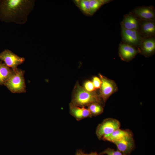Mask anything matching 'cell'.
<instances>
[{"label": "cell", "instance_id": "9", "mask_svg": "<svg viewBox=\"0 0 155 155\" xmlns=\"http://www.w3.org/2000/svg\"><path fill=\"white\" fill-rule=\"evenodd\" d=\"M138 31L143 38L154 37L155 34V21L139 19Z\"/></svg>", "mask_w": 155, "mask_h": 155}, {"label": "cell", "instance_id": "8", "mask_svg": "<svg viewBox=\"0 0 155 155\" xmlns=\"http://www.w3.org/2000/svg\"><path fill=\"white\" fill-rule=\"evenodd\" d=\"M119 50L120 58L125 61H131L140 52L139 49H137L135 47L123 42L120 44Z\"/></svg>", "mask_w": 155, "mask_h": 155}, {"label": "cell", "instance_id": "23", "mask_svg": "<svg viewBox=\"0 0 155 155\" xmlns=\"http://www.w3.org/2000/svg\"><path fill=\"white\" fill-rule=\"evenodd\" d=\"M75 155H99L96 152H92L90 153H85L82 150H78L76 151Z\"/></svg>", "mask_w": 155, "mask_h": 155}, {"label": "cell", "instance_id": "4", "mask_svg": "<svg viewBox=\"0 0 155 155\" xmlns=\"http://www.w3.org/2000/svg\"><path fill=\"white\" fill-rule=\"evenodd\" d=\"M120 122L118 120L111 118L104 119L98 126L96 131V135L99 140L104 136L110 134L119 129Z\"/></svg>", "mask_w": 155, "mask_h": 155}, {"label": "cell", "instance_id": "19", "mask_svg": "<svg viewBox=\"0 0 155 155\" xmlns=\"http://www.w3.org/2000/svg\"><path fill=\"white\" fill-rule=\"evenodd\" d=\"M92 116H96L102 113L103 111L102 104L98 103H92L88 106Z\"/></svg>", "mask_w": 155, "mask_h": 155}, {"label": "cell", "instance_id": "1", "mask_svg": "<svg viewBox=\"0 0 155 155\" xmlns=\"http://www.w3.org/2000/svg\"><path fill=\"white\" fill-rule=\"evenodd\" d=\"M35 0H3L0 2V20L22 25L33 10Z\"/></svg>", "mask_w": 155, "mask_h": 155}, {"label": "cell", "instance_id": "13", "mask_svg": "<svg viewBox=\"0 0 155 155\" xmlns=\"http://www.w3.org/2000/svg\"><path fill=\"white\" fill-rule=\"evenodd\" d=\"M70 113L77 121L92 117L88 108L80 107L69 104Z\"/></svg>", "mask_w": 155, "mask_h": 155}, {"label": "cell", "instance_id": "21", "mask_svg": "<svg viewBox=\"0 0 155 155\" xmlns=\"http://www.w3.org/2000/svg\"><path fill=\"white\" fill-rule=\"evenodd\" d=\"M83 87L86 91L90 92H95L96 90L92 81L90 80L85 82Z\"/></svg>", "mask_w": 155, "mask_h": 155}, {"label": "cell", "instance_id": "12", "mask_svg": "<svg viewBox=\"0 0 155 155\" xmlns=\"http://www.w3.org/2000/svg\"><path fill=\"white\" fill-rule=\"evenodd\" d=\"M139 49L140 53L145 57H149L153 54L155 51L154 37L143 38Z\"/></svg>", "mask_w": 155, "mask_h": 155}, {"label": "cell", "instance_id": "3", "mask_svg": "<svg viewBox=\"0 0 155 155\" xmlns=\"http://www.w3.org/2000/svg\"><path fill=\"white\" fill-rule=\"evenodd\" d=\"M24 71L18 68L5 83V85L11 92L24 93L26 92V86L24 77Z\"/></svg>", "mask_w": 155, "mask_h": 155}, {"label": "cell", "instance_id": "16", "mask_svg": "<svg viewBox=\"0 0 155 155\" xmlns=\"http://www.w3.org/2000/svg\"><path fill=\"white\" fill-rule=\"evenodd\" d=\"M14 71L4 63L0 61V85H4Z\"/></svg>", "mask_w": 155, "mask_h": 155}, {"label": "cell", "instance_id": "5", "mask_svg": "<svg viewBox=\"0 0 155 155\" xmlns=\"http://www.w3.org/2000/svg\"><path fill=\"white\" fill-rule=\"evenodd\" d=\"M99 75L102 81L99 94L104 102L105 103L113 94L117 91L118 88L113 80L101 74H99Z\"/></svg>", "mask_w": 155, "mask_h": 155}, {"label": "cell", "instance_id": "7", "mask_svg": "<svg viewBox=\"0 0 155 155\" xmlns=\"http://www.w3.org/2000/svg\"><path fill=\"white\" fill-rule=\"evenodd\" d=\"M121 37L123 42L139 49L143 38L135 30L126 29L121 26Z\"/></svg>", "mask_w": 155, "mask_h": 155}, {"label": "cell", "instance_id": "17", "mask_svg": "<svg viewBox=\"0 0 155 155\" xmlns=\"http://www.w3.org/2000/svg\"><path fill=\"white\" fill-rule=\"evenodd\" d=\"M73 2L84 15L92 16L89 5V0H74Z\"/></svg>", "mask_w": 155, "mask_h": 155}, {"label": "cell", "instance_id": "22", "mask_svg": "<svg viewBox=\"0 0 155 155\" xmlns=\"http://www.w3.org/2000/svg\"><path fill=\"white\" fill-rule=\"evenodd\" d=\"M92 82L96 90L100 89L102 84V81L99 77L96 76L92 78Z\"/></svg>", "mask_w": 155, "mask_h": 155}, {"label": "cell", "instance_id": "20", "mask_svg": "<svg viewBox=\"0 0 155 155\" xmlns=\"http://www.w3.org/2000/svg\"><path fill=\"white\" fill-rule=\"evenodd\" d=\"M106 154L107 155H125L119 150H115L114 149L108 148L99 154V155Z\"/></svg>", "mask_w": 155, "mask_h": 155}, {"label": "cell", "instance_id": "15", "mask_svg": "<svg viewBox=\"0 0 155 155\" xmlns=\"http://www.w3.org/2000/svg\"><path fill=\"white\" fill-rule=\"evenodd\" d=\"M131 131L129 130H123L119 129L112 133L103 137L101 140L112 143L120 140L127 137L132 135Z\"/></svg>", "mask_w": 155, "mask_h": 155}, {"label": "cell", "instance_id": "2", "mask_svg": "<svg viewBox=\"0 0 155 155\" xmlns=\"http://www.w3.org/2000/svg\"><path fill=\"white\" fill-rule=\"evenodd\" d=\"M103 102L95 91L90 92L86 91L77 82L73 90L71 104L80 107L88 106L93 103L102 104Z\"/></svg>", "mask_w": 155, "mask_h": 155}, {"label": "cell", "instance_id": "10", "mask_svg": "<svg viewBox=\"0 0 155 155\" xmlns=\"http://www.w3.org/2000/svg\"><path fill=\"white\" fill-rule=\"evenodd\" d=\"M132 13L139 20L155 21V10L152 6L137 7Z\"/></svg>", "mask_w": 155, "mask_h": 155}, {"label": "cell", "instance_id": "6", "mask_svg": "<svg viewBox=\"0 0 155 155\" xmlns=\"http://www.w3.org/2000/svg\"><path fill=\"white\" fill-rule=\"evenodd\" d=\"M23 57H20L11 51L6 49L0 53V61L3 63L13 71H16L18 67L25 61Z\"/></svg>", "mask_w": 155, "mask_h": 155}, {"label": "cell", "instance_id": "18", "mask_svg": "<svg viewBox=\"0 0 155 155\" xmlns=\"http://www.w3.org/2000/svg\"><path fill=\"white\" fill-rule=\"evenodd\" d=\"M111 1L109 0H89V5L92 15L103 5Z\"/></svg>", "mask_w": 155, "mask_h": 155}, {"label": "cell", "instance_id": "14", "mask_svg": "<svg viewBox=\"0 0 155 155\" xmlns=\"http://www.w3.org/2000/svg\"><path fill=\"white\" fill-rule=\"evenodd\" d=\"M121 25L126 29L138 31L139 19L132 13H130L125 16Z\"/></svg>", "mask_w": 155, "mask_h": 155}, {"label": "cell", "instance_id": "11", "mask_svg": "<svg viewBox=\"0 0 155 155\" xmlns=\"http://www.w3.org/2000/svg\"><path fill=\"white\" fill-rule=\"evenodd\" d=\"M113 143L116 146L118 150L125 155H129L135 147L133 135Z\"/></svg>", "mask_w": 155, "mask_h": 155}]
</instances>
